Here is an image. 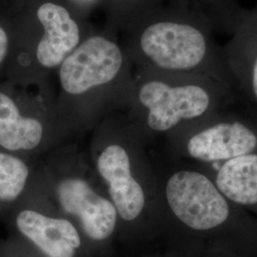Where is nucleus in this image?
<instances>
[{"instance_id":"obj_1","label":"nucleus","mask_w":257,"mask_h":257,"mask_svg":"<svg viewBox=\"0 0 257 257\" xmlns=\"http://www.w3.org/2000/svg\"><path fill=\"white\" fill-rule=\"evenodd\" d=\"M211 21L194 6L175 19H156L144 28L139 48L150 63L171 72L221 74L230 71Z\"/></svg>"},{"instance_id":"obj_13","label":"nucleus","mask_w":257,"mask_h":257,"mask_svg":"<svg viewBox=\"0 0 257 257\" xmlns=\"http://www.w3.org/2000/svg\"><path fill=\"white\" fill-rule=\"evenodd\" d=\"M29 168L17 156L0 152V202L16 201L23 192Z\"/></svg>"},{"instance_id":"obj_8","label":"nucleus","mask_w":257,"mask_h":257,"mask_svg":"<svg viewBox=\"0 0 257 257\" xmlns=\"http://www.w3.org/2000/svg\"><path fill=\"white\" fill-rule=\"evenodd\" d=\"M257 146L254 133L239 121L221 122L191 138L188 152L203 161L229 160L251 153Z\"/></svg>"},{"instance_id":"obj_5","label":"nucleus","mask_w":257,"mask_h":257,"mask_svg":"<svg viewBox=\"0 0 257 257\" xmlns=\"http://www.w3.org/2000/svg\"><path fill=\"white\" fill-rule=\"evenodd\" d=\"M57 195L63 210L79 219L85 236L91 242L104 243L110 238L117 221L113 204L79 178L61 181Z\"/></svg>"},{"instance_id":"obj_6","label":"nucleus","mask_w":257,"mask_h":257,"mask_svg":"<svg viewBox=\"0 0 257 257\" xmlns=\"http://www.w3.org/2000/svg\"><path fill=\"white\" fill-rule=\"evenodd\" d=\"M19 233L44 257H78L82 237L69 220L24 210L16 218Z\"/></svg>"},{"instance_id":"obj_10","label":"nucleus","mask_w":257,"mask_h":257,"mask_svg":"<svg viewBox=\"0 0 257 257\" xmlns=\"http://www.w3.org/2000/svg\"><path fill=\"white\" fill-rule=\"evenodd\" d=\"M223 47L229 70L240 74L257 102V5L246 9Z\"/></svg>"},{"instance_id":"obj_16","label":"nucleus","mask_w":257,"mask_h":257,"mask_svg":"<svg viewBox=\"0 0 257 257\" xmlns=\"http://www.w3.org/2000/svg\"><path fill=\"white\" fill-rule=\"evenodd\" d=\"M0 257H20L19 252L15 248H10L7 249H4L1 253Z\"/></svg>"},{"instance_id":"obj_4","label":"nucleus","mask_w":257,"mask_h":257,"mask_svg":"<svg viewBox=\"0 0 257 257\" xmlns=\"http://www.w3.org/2000/svg\"><path fill=\"white\" fill-rule=\"evenodd\" d=\"M122 63V53L116 44L104 37H91L61 64V86L70 94H81L111 81Z\"/></svg>"},{"instance_id":"obj_2","label":"nucleus","mask_w":257,"mask_h":257,"mask_svg":"<svg viewBox=\"0 0 257 257\" xmlns=\"http://www.w3.org/2000/svg\"><path fill=\"white\" fill-rule=\"evenodd\" d=\"M167 200L175 216L188 228L207 231L218 228L229 217V206L205 175L183 171L171 176Z\"/></svg>"},{"instance_id":"obj_9","label":"nucleus","mask_w":257,"mask_h":257,"mask_svg":"<svg viewBox=\"0 0 257 257\" xmlns=\"http://www.w3.org/2000/svg\"><path fill=\"white\" fill-rule=\"evenodd\" d=\"M45 34L37 47L39 63L47 68L62 64L79 42V28L64 7L51 2L37 10Z\"/></svg>"},{"instance_id":"obj_15","label":"nucleus","mask_w":257,"mask_h":257,"mask_svg":"<svg viewBox=\"0 0 257 257\" xmlns=\"http://www.w3.org/2000/svg\"><path fill=\"white\" fill-rule=\"evenodd\" d=\"M8 50V37L5 31L0 27V63L5 58Z\"/></svg>"},{"instance_id":"obj_7","label":"nucleus","mask_w":257,"mask_h":257,"mask_svg":"<svg viewBox=\"0 0 257 257\" xmlns=\"http://www.w3.org/2000/svg\"><path fill=\"white\" fill-rule=\"evenodd\" d=\"M97 169L109 186L111 200L120 217L136 220L145 206V194L132 176L127 152L119 145L106 148L98 158Z\"/></svg>"},{"instance_id":"obj_11","label":"nucleus","mask_w":257,"mask_h":257,"mask_svg":"<svg viewBox=\"0 0 257 257\" xmlns=\"http://www.w3.org/2000/svg\"><path fill=\"white\" fill-rule=\"evenodd\" d=\"M42 136L41 123L23 116L9 95L0 92V147L9 152L30 151L38 146Z\"/></svg>"},{"instance_id":"obj_12","label":"nucleus","mask_w":257,"mask_h":257,"mask_svg":"<svg viewBox=\"0 0 257 257\" xmlns=\"http://www.w3.org/2000/svg\"><path fill=\"white\" fill-rule=\"evenodd\" d=\"M221 193L242 205L257 203V155L247 154L229 159L216 177Z\"/></svg>"},{"instance_id":"obj_14","label":"nucleus","mask_w":257,"mask_h":257,"mask_svg":"<svg viewBox=\"0 0 257 257\" xmlns=\"http://www.w3.org/2000/svg\"><path fill=\"white\" fill-rule=\"evenodd\" d=\"M193 4L211 21L215 32L231 35L246 9L240 0H193Z\"/></svg>"},{"instance_id":"obj_3","label":"nucleus","mask_w":257,"mask_h":257,"mask_svg":"<svg viewBox=\"0 0 257 257\" xmlns=\"http://www.w3.org/2000/svg\"><path fill=\"white\" fill-rule=\"evenodd\" d=\"M138 99L148 110L149 127L164 132L181 120L197 118L211 109L212 93L204 84L187 83L172 86L161 80L143 84Z\"/></svg>"}]
</instances>
